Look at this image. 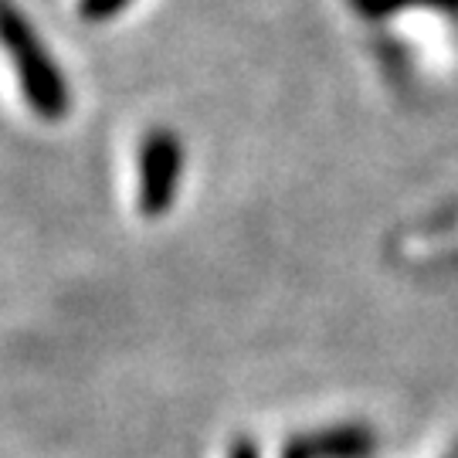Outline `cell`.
Here are the masks:
<instances>
[{"label":"cell","instance_id":"cell-7","mask_svg":"<svg viewBox=\"0 0 458 458\" xmlns=\"http://www.w3.org/2000/svg\"><path fill=\"white\" fill-rule=\"evenodd\" d=\"M448 458H458V445L452 448V452H448Z\"/></svg>","mask_w":458,"mask_h":458},{"label":"cell","instance_id":"cell-3","mask_svg":"<svg viewBox=\"0 0 458 458\" xmlns=\"http://www.w3.org/2000/svg\"><path fill=\"white\" fill-rule=\"evenodd\" d=\"M377 452V435L363 425L327 428L302 435L285 445L282 458H370Z\"/></svg>","mask_w":458,"mask_h":458},{"label":"cell","instance_id":"cell-6","mask_svg":"<svg viewBox=\"0 0 458 458\" xmlns=\"http://www.w3.org/2000/svg\"><path fill=\"white\" fill-rule=\"evenodd\" d=\"M231 458H259V445L242 438V442H234V448H231Z\"/></svg>","mask_w":458,"mask_h":458},{"label":"cell","instance_id":"cell-1","mask_svg":"<svg viewBox=\"0 0 458 458\" xmlns=\"http://www.w3.org/2000/svg\"><path fill=\"white\" fill-rule=\"evenodd\" d=\"M0 48L11 55L17 82L34 113L45 119H58L68 113L65 79L58 75V68L48 58V51L41 48L34 28L11 0H0Z\"/></svg>","mask_w":458,"mask_h":458},{"label":"cell","instance_id":"cell-2","mask_svg":"<svg viewBox=\"0 0 458 458\" xmlns=\"http://www.w3.org/2000/svg\"><path fill=\"white\" fill-rule=\"evenodd\" d=\"M183 174V147L174 132L153 130L140 143V211L160 217L170 211Z\"/></svg>","mask_w":458,"mask_h":458},{"label":"cell","instance_id":"cell-5","mask_svg":"<svg viewBox=\"0 0 458 458\" xmlns=\"http://www.w3.org/2000/svg\"><path fill=\"white\" fill-rule=\"evenodd\" d=\"M126 4H130V0H82V4H79V14H82L85 21H109V17L119 14Z\"/></svg>","mask_w":458,"mask_h":458},{"label":"cell","instance_id":"cell-4","mask_svg":"<svg viewBox=\"0 0 458 458\" xmlns=\"http://www.w3.org/2000/svg\"><path fill=\"white\" fill-rule=\"evenodd\" d=\"M353 4L374 17L391 14V11L404 7V4H435V7H445V11H458V0H353Z\"/></svg>","mask_w":458,"mask_h":458}]
</instances>
